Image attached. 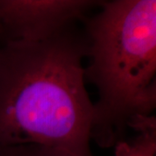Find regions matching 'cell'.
I'll return each instance as SVG.
<instances>
[{"label":"cell","instance_id":"obj_1","mask_svg":"<svg viewBox=\"0 0 156 156\" xmlns=\"http://www.w3.org/2000/svg\"><path fill=\"white\" fill-rule=\"evenodd\" d=\"M85 37L0 45V147L37 144L92 156L94 103L85 87Z\"/></svg>","mask_w":156,"mask_h":156},{"label":"cell","instance_id":"obj_2","mask_svg":"<svg viewBox=\"0 0 156 156\" xmlns=\"http://www.w3.org/2000/svg\"><path fill=\"white\" fill-rule=\"evenodd\" d=\"M99 7L84 18V76L98 92L91 140L108 147L155 109L156 1L113 0Z\"/></svg>","mask_w":156,"mask_h":156},{"label":"cell","instance_id":"obj_3","mask_svg":"<svg viewBox=\"0 0 156 156\" xmlns=\"http://www.w3.org/2000/svg\"><path fill=\"white\" fill-rule=\"evenodd\" d=\"M101 4L92 0H0L1 40L37 43L51 38Z\"/></svg>","mask_w":156,"mask_h":156},{"label":"cell","instance_id":"obj_4","mask_svg":"<svg viewBox=\"0 0 156 156\" xmlns=\"http://www.w3.org/2000/svg\"><path fill=\"white\" fill-rule=\"evenodd\" d=\"M132 128L138 133L130 143H120L117 156H155L156 122L154 115L138 120Z\"/></svg>","mask_w":156,"mask_h":156},{"label":"cell","instance_id":"obj_5","mask_svg":"<svg viewBox=\"0 0 156 156\" xmlns=\"http://www.w3.org/2000/svg\"><path fill=\"white\" fill-rule=\"evenodd\" d=\"M0 156H74L66 151L37 144L0 147Z\"/></svg>","mask_w":156,"mask_h":156},{"label":"cell","instance_id":"obj_6","mask_svg":"<svg viewBox=\"0 0 156 156\" xmlns=\"http://www.w3.org/2000/svg\"><path fill=\"white\" fill-rule=\"evenodd\" d=\"M1 35H2V29H1V25H0V40H1Z\"/></svg>","mask_w":156,"mask_h":156}]
</instances>
